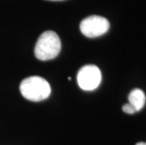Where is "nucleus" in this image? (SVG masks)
Returning <instances> with one entry per match:
<instances>
[{"label":"nucleus","mask_w":146,"mask_h":145,"mask_svg":"<svg viewBox=\"0 0 146 145\" xmlns=\"http://www.w3.org/2000/svg\"><path fill=\"white\" fill-rule=\"evenodd\" d=\"M128 100L131 106L134 107L136 112L139 111L142 107H144L145 102H146V96L144 92L139 89H135L133 91H130L128 95Z\"/></svg>","instance_id":"obj_5"},{"label":"nucleus","mask_w":146,"mask_h":145,"mask_svg":"<svg viewBox=\"0 0 146 145\" xmlns=\"http://www.w3.org/2000/svg\"><path fill=\"white\" fill-rule=\"evenodd\" d=\"M136 145H146V142H139V143H137Z\"/></svg>","instance_id":"obj_7"},{"label":"nucleus","mask_w":146,"mask_h":145,"mask_svg":"<svg viewBox=\"0 0 146 145\" xmlns=\"http://www.w3.org/2000/svg\"><path fill=\"white\" fill-rule=\"evenodd\" d=\"M60 49L61 42L60 37L56 32L48 30L39 37L34 49V54L39 60H50L60 54Z\"/></svg>","instance_id":"obj_1"},{"label":"nucleus","mask_w":146,"mask_h":145,"mask_svg":"<svg viewBox=\"0 0 146 145\" xmlns=\"http://www.w3.org/2000/svg\"><path fill=\"white\" fill-rule=\"evenodd\" d=\"M110 29V22L107 18L92 15L85 18L80 23V31L88 38H96L104 35Z\"/></svg>","instance_id":"obj_3"},{"label":"nucleus","mask_w":146,"mask_h":145,"mask_svg":"<svg viewBox=\"0 0 146 145\" xmlns=\"http://www.w3.org/2000/svg\"><path fill=\"white\" fill-rule=\"evenodd\" d=\"M20 91L27 100L39 102L49 97L51 87L49 83L41 76H29L21 82Z\"/></svg>","instance_id":"obj_2"},{"label":"nucleus","mask_w":146,"mask_h":145,"mask_svg":"<svg viewBox=\"0 0 146 145\" xmlns=\"http://www.w3.org/2000/svg\"><path fill=\"white\" fill-rule=\"evenodd\" d=\"M77 83L84 91H94L100 85L101 71L95 65L83 66L77 73Z\"/></svg>","instance_id":"obj_4"},{"label":"nucleus","mask_w":146,"mask_h":145,"mask_svg":"<svg viewBox=\"0 0 146 145\" xmlns=\"http://www.w3.org/2000/svg\"><path fill=\"white\" fill-rule=\"evenodd\" d=\"M123 111L126 114H134L136 112V110L130 104H125L123 106Z\"/></svg>","instance_id":"obj_6"},{"label":"nucleus","mask_w":146,"mask_h":145,"mask_svg":"<svg viewBox=\"0 0 146 145\" xmlns=\"http://www.w3.org/2000/svg\"><path fill=\"white\" fill-rule=\"evenodd\" d=\"M48 1H62V0H48Z\"/></svg>","instance_id":"obj_8"}]
</instances>
